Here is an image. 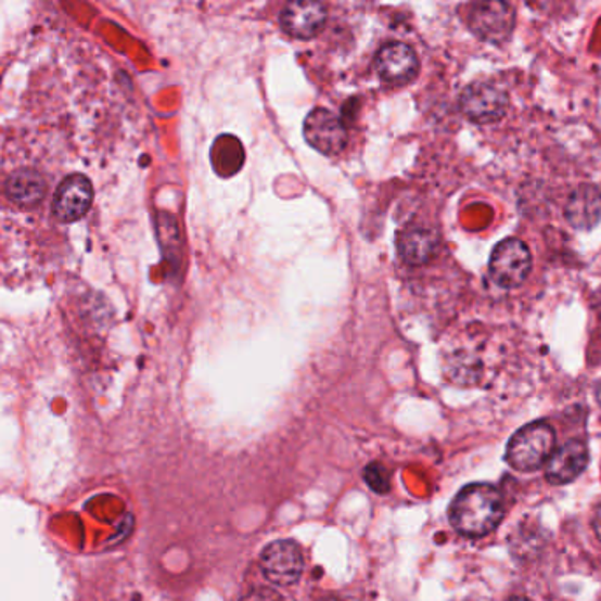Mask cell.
Masks as SVG:
<instances>
[{
  "instance_id": "1",
  "label": "cell",
  "mask_w": 601,
  "mask_h": 601,
  "mask_svg": "<svg viewBox=\"0 0 601 601\" xmlns=\"http://www.w3.org/2000/svg\"><path fill=\"white\" fill-rule=\"evenodd\" d=\"M503 515V496L489 484L464 487L450 504V523L464 537H486L500 526Z\"/></svg>"
},
{
  "instance_id": "2",
  "label": "cell",
  "mask_w": 601,
  "mask_h": 601,
  "mask_svg": "<svg viewBox=\"0 0 601 601\" xmlns=\"http://www.w3.org/2000/svg\"><path fill=\"white\" fill-rule=\"evenodd\" d=\"M554 445V430L547 422H532L510 438L504 458L517 472H535L549 461Z\"/></svg>"
},
{
  "instance_id": "3",
  "label": "cell",
  "mask_w": 601,
  "mask_h": 601,
  "mask_svg": "<svg viewBox=\"0 0 601 601\" xmlns=\"http://www.w3.org/2000/svg\"><path fill=\"white\" fill-rule=\"evenodd\" d=\"M468 25L481 41L501 44L515 28V11L507 0H478L468 14Z\"/></svg>"
},
{
  "instance_id": "4",
  "label": "cell",
  "mask_w": 601,
  "mask_h": 601,
  "mask_svg": "<svg viewBox=\"0 0 601 601\" xmlns=\"http://www.w3.org/2000/svg\"><path fill=\"white\" fill-rule=\"evenodd\" d=\"M532 264V254L523 241L509 238L496 245L490 254V278L501 289L521 287L529 277Z\"/></svg>"
},
{
  "instance_id": "5",
  "label": "cell",
  "mask_w": 601,
  "mask_h": 601,
  "mask_svg": "<svg viewBox=\"0 0 601 601\" xmlns=\"http://www.w3.org/2000/svg\"><path fill=\"white\" fill-rule=\"evenodd\" d=\"M459 106L468 120L487 126L503 118L509 110V95L493 84H473L464 88Z\"/></svg>"
},
{
  "instance_id": "6",
  "label": "cell",
  "mask_w": 601,
  "mask_h": 601,
  "mask_svg": "<svg viewBox=\"0 0 601 601\" xmlns=\"http://www.w3.org/2000/svg\"><path fill=\"white\" fill-rule=\"evenodd\" d=\"M264 575L277 586H292L303 574V554L297 544L278 540L269 544L260 554Z\"/></svg>"
},
{
  "instance_id": "7",
  "label": "cell",
  "mask_w": 601,
  "mask_h": 601,
  "mask_svg": "<svg viewBox=\"0 0 601 601\" xmlns=\"http://www.w3.org/2000/svg\"><path fill=\"white\" fill-rule=\"evenodd\" d=\"M93 187L87 176H67L56 189L53 200V215L62 223L76 222L88 214L92 206Z\"/></svg>"
},
{
  "instance_id": "8",
  "label": "cell",
  "mask_w": 601,
  "mask_h": 601,
  "mask_svg": "<svg viewBox=\"0 0 601 601\" xmlns=\"http://www.w3.org/2000/svg\"><path fill=\"white\" fill-rule=\"evenodd\" d=\"M305 139L317 152L336 155L347 144V129L338 116L319 107L306 116Z\"/></svg>"
},
{
  "instance_id": "9",
  "label": "cell",
  "mask_w": 601,
  "mask_h": 601,
  "mask_svg": "<svg viewBox=\"0 0 601 601\" xmlns=\"http://www.w3.org/2000/svg\"><path fill=\"white\" fill-rule=\"evenodd\" d=\"M328 20L322 0H291L282 13V27L296 39H311L324 28Z\"/></svg>"
},
{
  "instance_id": "10",
  "label": "cell",
  "mask_w": 601,
  "mask_h": 601,
  "mask_svg": "<svg viewBox=\"0 0 601 601\" xmlns=\"http://www.w3.org/2000/svg\"><path fill=\"white\" fill-rule=\"evenodd\" d=\"M380 78L393 85L410 84L419 73L415 51L402 42H391L379 51L375 61Z\"/></svg>"
},
{
  "instance_id": "11",
  "label": "cell",
  "mask_w": 601,
  "mask_h": 601,
  "mask_svg": "<svg viewBox=\"0 0 601 601\" xmlns=\"http://www.w3.org/2000/svg\"><path fill=\"white\" fill-rule=\"evenodd\" d=\"M588 463L589 452L586 444L578 439H570L561 445L560 449H555L547 461V481L554 486L570 484L586 470Z\"/></svg>"
},
{
  "instance_id": "12",
  "label": "cell",
  "mask_w": 601,
  "mask_h": 601,
  "mask_svg": "<svg viewBox=\"0 0 601 601\" xmlns=\"http://www.w3.org/2000/svg\"><path fill=\"white\" fill-rule=\"evenodd\" d=\"M564 215L570 226L578 231H589L601 220V192L597 187L583 186L570 195Z\"/></svg>"
},
{
  "instance_id": "13",
  "label": "cell",
  "mask_w": 601,
  "mask_h": 601,
  "mask_svg": "<svg viewBox=\"0 0 601 601\" xmlns=\"http://www.w3.org/2000/svg\"><path fill=\"white\" fill-rule=\"evenodd\" d=\"M398 246L405 263L421 266L435 255L436 248H438V236L424 227H412L399 234Z\"/></svg>"
},
{
  "instance_id": "14",
  "label": "cell",
  "mask_w": 601,
  "mask_h": 601,
  "mask_svg": "<svg viewBox=\"0 0 601 601\" xmlns=\"http://www.w3.org/2000/svg\"><path fill=\"white\" fill-rule=\"evenodd\" d=\"M8 197L22 206H36L47 194V181L33 169H22L11 175L5 183Z\"/></svg>"
},
{
  "instance_id": "15",
  "label": "cell",
  "mask_w": 601,
  "mask_h": 601,
  "mask_svg": "<svg viewBox=\"0 0 601 601\" xmlns=\"http://www.w3.org/2000/svg\"><path fill=\"white\" fill-rule=\"evenodd\" d=\"M365 481L379 495H384L391 489V476H388L387 468L380 463H371L366 468Z\"/></svg>"
},
{
  "instance_id": "16",
  "label": "cell",
  "mask_w": 601,
  "mask_h": 601,
  "mask_svg": "<svg viewBox=\"0 0 601 601\" xmlns=\"http://www.w3.org/2000/svg\"><path fill=\"white\" fill-rule=\"evenodd\" d=\"M243 601H283L282 597L278 594L273 589L260 588L252 591L251 594H246Z\"/></svg>"
},
{
  "instance_id": "17",
  "label": "cell",
  "mask_w": 601,
  "mask_h": 601,
  "mask_svg": "<svg viewBox=\"0 0 601 601\" xmlns=\"http://www.w3.org/2000/svg\"><path fill=\"white\" fill-rule=\"evenodd\" d=\"M592 526H594V532H597L598 538L601 540V507L598 509L594 519H592Z\"/></svg>"
},
{
  "instance_id": "18",
  "label": "cell",
  "mask_w": 601,
  "mask_h": 601,
  "mask_svg": "<svg viewBox=\"0 0 601 601\" xmlns=\"http://www.w3.org/2000/svg\"><path fill=\"white\" fill-rule=\"evenodd\" d=\"M597 399H598V402H600V407H601V382L600 384H598V387H597Z\"/></svg>"
},
{
  "instance_id": "19",
  "label": "cell",
  "mask_w": 601,
  "mask_h": 601,
  "mask_svg": "<svg viewBox=\"0 0 601 601\" xmlns=\"http://www.w3.org/2000/svg\"><path fill=\"white\" fill-rule=\"evenodd\" d=\"M507 601H532V600H527V598L515 597V598H510V600H507Z\"/></svg>"
},
{
  "instance_id": "20",
  "label": "cell",
  "mask_w": 601,
  "mask_h": 601,
  "mask_svg": "<svg viewBox=\"0 0 601 601\" xmlns=\"http://www.w3.org/2000/svg\"><path fill=\"white\" fill-rule=\"evenodd\" d=\"M325 601H334V600H325Z\"/></svg>"
}]
</instances>
